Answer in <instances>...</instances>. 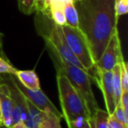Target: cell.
Returning a JSON list of instances; mask_svg holds the SVG:
<instances>
[{"mask_svg":"<svg viewBox=\"0 0 128 128\" xmlns=\"http://www.w3.org/2000/svg\"><path fill=\"white\" fill-rule=\"evenodd\" d=\"M78 14V27L85 36L95 64L110 38L118 32L116 0H73Z\"/></svg>","mask_w":128,"mask_h":128,"instance_id":"1","label":"cell"},{"mask_svg":"<svg viewBox=\"0 0 128 128\" xmlns=\"http://www.w3.org/2000/svg\"><path fill=\"white\" fill-rule=\"evenodd\" d=\"M46 48L56 68L57 74H62L68 79V82L82 98L90 114L91 118H93L95 112L99 107L91 88L90 76L82 68L62 60L50 48L46 46Z\"/></svg>","mask_w":128,"mask_h":128,"instance_id":"2","label":"cell"},{"mask_svg":"<svg viewBox=\"0 0 128 128\" xmlns=\"http://www.w3.org/2000/svg\"><path fill=\"white\" fill-rule=\"evenodd\" d=\"M57 87L62 118H65L68 126L92 119L82 98L62 74H57Z\"/></svg>","mask_w":128,"mask_h":128,"instance_id":"3","label":"cell"},{"mask_svg":"<svg viewBox=\"0 0 128 128\" xmlns=\"http://www.w3.org/2000/svg\"><path fill=\"white\" fill-rule=\"evenodd\" d=\"M62 29L72 53L80 62L90 78H93V80L96 82L98 76L96 65L85 36L79 28H74L68 25L62 26Z\"/></svg>","mask_w":128,"mask_h":128,"instance_id":"4","label":"cell"},{"mask_svg":"<svg viewBox=\"0 0 128 128\" xmlns=\"http://www.w3.org/2000/svg\"><path fill=\"white\" fill-rule=\"evenodd\" d=\"M49 22L50 23H48V27H45L43 26V28H45V30L44 29H41L42 31L38 30L39 34L42 36V38L44 39L46 46L51 48L62 60L68 62V63L78 67L85 71L80 62L77 60L76 57L74 55V54L70 50L66 41V39H65V36L63 34V32H62V26L54 23L51 18L49 20Z\"/></svg>","mask_w":128,"mask_h":128,"instance_id":"5","label":"cell"},{"mask_svg":"<svg viewBox=\"0 0 128 128\" xmlns=\"http://www.w3.org/2000/svg\"><path fill=\"white\" fill-rule=\"evenodd\" d=\"M10 80L12 81L14 86L20 90V92L32 103L37 109H39L42 112H52L62 118V114L58 110V109L54 106L53 103L49 100V98L46 96L44 92L40 89L39 90H29L22 85L20 81L13 75H8Z\"/></svg>","mask_w":128,"mask_h":128,"instance_id":"6","label":"cell"},{"mask_svg":"<svg viewBox=\"0 0 128 128\" xmlns=\"http://www.w3.org/2000/svg\"><path fill=\"white\" fill-rule=\"evenodd\" d=\"M123 58V54L121 51V44L119 40L118 32H116L109 40L101 58L98 60L96 65V70L100 71H112V68L120 63Z\"/></svg>","mask_w":128,"mask_h":128,"instance_id":"7","label":"cell"},{"mask_svg":"<svg viewBox=\"0 0 128 128\" xmlns=\"http://www.w3.org/2000/svg\"><path fill=\"white\" fill-rule=\"evenodd\" d=\"M96 84L101 89L104 99L106 112L109 115L113 113L116 108V103L114 99V91L112 87V71H100L96 70Z\"/></svg>","mask_w":128,"mask_h":128,"instance_id":"8","label":"cell"},{"mask_svg":"<svg viewBox=\"0 0 128 128\" xmlns=\"http://www.w3.org/2000/svg\"><path fill=\"white\" fill-rule=\"evenodd\" d=\"M13 110V101L10 95L9 87L6 84H0V112L3 124L12 127V113Z\"/></svg>","mask_w":128,"mask_h":128,"instance_id":"9","label":"cell"},{"mask_svg":"<svg viewBox=\"0 0 128 128\" xmlns=\"http://www.w3.org/2000/svg\"><path fill=\"white\" fill-rule=\"evenodd\" d=\"M20 82L29 90L40 89V84L37 74L34 70H17L14 75Z\"/></svg>","mask_w":128,"mask_h":128,"instance_id":"10","label":"cell"},{"mask_svg":"<svg viewBox=\"0 0 128 128\" xmlns=\"http://www.w3.org/2000/svg\"><path fill=\"white\" fill-rule=\"evenodd\" d=\"M62 9L66 20V25L74 28L78 27V14L76 9L73 0H63L62 1Z\"/></svg>","mask_w":128,"mask_h":128,"instance_id":"11","label":"cell"},{"mask_svg":"<svg viewBox=\"0 0 128 128\" xmlns=\"http://www.w3.org/2000/svg\"><path fill=\"white\" fill-rule=\"evenodd\" d=\"M120 63L117 64L113 68H112V87H113L114 91V99H115L116 106L119 104L120 102V98L122 96V88H121V79H120Z\"/></svg>","mask_w":128,"mask_h":128,"instance_id":"12","label":"cell"},{"mask_svg":"<svg viewBox=\"0 0 128 128\" xmlns=\"http://www.w3.org/2000/svg\"><path fill=\"white\" fill-rule=\"evenodd\" d=\"M40 128H62L60 118L52 112H43Z\"/></svg>","mask_w":128,"mask_h":128,"instance_id":"13","label":"cell"},{"mask_svg":"<svg viewBox=\"0 0 128 128\" xmlns=\"http://www.w3.org/2000/svg\"><path fill=\"white\" fill-rule=\"evenodd\" d=\"M109 117L110 115L107 113L106 110L98 108L95 112L92 118L93 128H108Z\"/></svg>","mask_w":128,"mask_h":128,"instance_id":"14","label":"cell"},{"mask_svg":"<svg viewBox=\"0 0 128 128\" xmlns=\"http://www.w3.org/2000/svg\"><path fill=\"white\" fill-rule=\"evenodd\" d=\"M120 79H121V88L123 92L128 91V64L126 60L120 62Z\"/></svg>","mask_w":128,"mask_h":128,"instance_id":"15","label":"cell"},{"mask_svg":"<svg viewBox=\"0 0 128 128\" xmlns=\"http://www.w3.org/2000/svg\"><path fill=\"white\" fill-rule=\"evenodd\" d=\"M20 10L26 15L32 14L34 11V0H18Z\"/></svg>","mask_w":128,"mask_h":128,"instance_id":"16","label":"cell"},{"mask_svg":"<svg viewBox=\"0 0 128 128\" xmlns=\"http://www.w3.org/2000/svg\"><path fill=\"white\" fill-rule=\"evenodd\" d=\"M110 116H112V117L117 119V120L120 121L121 123H123V124H126V126H128V114L123 110V108L121 107L120 104L116 106L113 113Z\"/></svg>","mask_w":128,"mask_h":128,"instance_id":"17","label":"cell"},{"mask_svg":"<svg viewBox=\"0 0 128 128\" xmlns=\"http://www.w3.org/2000/svg\"><path fill=\"white\" fill-rule=\"evenodd\" d=\"M115 12L118 18L120 16L126 15L128 12V0H116Z\"/></svg>","mask_w":128,"mask_h":128,"instance_id":"18","label":"cell"},{"mask_svg":"<svg viewBox=\"0 0 128 128\" xmlns=\"http://www.w3.org/2000/svg\"><path fill=\"white\" fill-rule=\"evenodd\" d=\"M17 68L10 64L6 60L0 56V75L1 74H8V75H14L17 71Z\"/></svg>","mask_w":128,"mask_h":128,"instance_id":"19","label":"cell"},{"mask_svg":"<svg viewBox=\"0 0 128 128\" xmlns=\"http://www.w3.org/2000/svg\"><path fill=\"white\" fill-rule=\"evenodd\" d=\"M108 128H128V126H126L120 121L114 118L112 116H110L108 119Z\"/></svg>","mask_w":128,"mask_h":128,"instance_id":"20","label":"cell"},{"mask_svg":"<svg viewBox=\"0 0 128 128\" xmlns=\"http://www.w3.org/2000/svg\"><path fill=\"white\" fill-rule=\"evenodd\" d=\"M119 104L121 105V107L123 108V110L128 114V91L122 93V96L120 98V102Z\"/></svg>","mask_w":128,"mask_h":128,"instance_id":"21","label":"cell"},{"mask_svg":"<svg viewBox=\"0 0 128 128\" xmlns=\"http://www.w3.org/2000/svg\"><path fill=\"white\" fill-rule=\"evenodd\" d=\"M45 0H34V11L38 13H43L45 14Z\"/></svg>","mask_w":128,"mask_h":128,"instance_id":"22","label":"cell"},{"mask_svg":"<svg viewBox=\"0 0 128 128\" xmlns=\"http://www.w3.org/2000/svg\"><path fill=\"white\" fill-rule=\"evenodd\" d=\"M70 128H93V122L92 119H88L86 120L82 126H72Z\"/></svg>","mask_w":128,"mask_h":128,"instance_id":"23","label":"cell"},{"mask_svg":"<svg viewBox=\"0 0 128 128\" xmlns=\"http://www.w3.org/2000/svg\"><path fill=\"white\" fill-rule=\"evenodd\" d=\"M12 128H28L26 126L25 124V123H23V122H18V123H17V124H15L14 126H12Z\"/></svg>","mask_w":128,"mask_h":128,"instance_id":"24","label":"cell"},{"mask_svg":"<svg viewBox=\"0 0 128 128\" xmlns=\"http://www.w3.org/2000/svg\"><path fill=\"white\" fill-rule=\"evenodd\" d=\"M0 128H10V127H7V126H4V124H2V126H0Z\"/></svg>","mask_w":128,"mask_h":128,"instance_id":"25","label":"cell"},{"mask_svg":"<svg viewBox=\"0 0 128 128\" xmlns=\"http://www.w3.org/2000/svg\"><path fill=\"white\" fill-rule=\"evenodd\" d=\"M3 124V121H2V118H1V117H0V126H2Z\"/></svg>","mask_w":128,"mask_h":128,"instance_id":"26","label":"cell"},{"mask_svg":"<svg viewBox=\"0 0 128 128\" xmlns=\"http://www.w3.org/2000/svg\"><path fill=\"white\" fill-rule=\"evenodd\" d=\"M0 117H1V112H0Z\"/></svg>","mask_w":128,"mask_h":128,"instance_id":"27","label":"cell"}]
</instances>
